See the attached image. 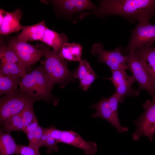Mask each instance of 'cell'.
<instances>
[{"mask_svg":"<svg viewBox=\"0 0 155 155\" xmlns=\"http://www.w3.org/2000/svg\"><path fill=\"white\" fill-rule=\"evenodd\" d=\"M99 5L93 11L84 13V17L92 14L102 18L118 15L132 23L155 18V0H103Z\"/></svg>","mask_w":155,"mask_h":155,"instance_id":"obj_1","label":"cell"},{"mask_svg":"<svg viewBox=\"0 0 155 155\" xmlns=\"http://www.w3.org/2000/svg\"><path fill=\"white\" fill-rule=\"evenodd\" d=\"M54 85L41 64L20 79L18 90L35 101L50 102L53 99L51 92Z\"/></svg>","mask_w":155,"mask_h":155,"instance_id":"obj_2","label":"cell"},{"mask_svg":"<svg viewBox=\"0 0 155 155\" xmlns=\"http://www.w3.org/2000/svg\"><path fill=\"white\" fill-rule=\"evenodd\" d=\"M44 57L45 60L41 64L47 76L55 84H59L61 88H64L75 78L73 73L69 69L67 63L60 55L59 51L50 50L43 44L38 45Z\"/></svg>","mask_w":155,"mask_h":155,"instance_id":"obj_3","label":"cell"},{"mask_svg":"<svg viewBox=\"0 0 155 155\" xmlns=\"http://www.w3.org/2000/svg\"><path fill=\"white\" fill-rule=\"evenodd\" d=\"M144 112L133 123L136 129L133 135L135 141L142 135H146L153 142L155 134V98L147 100L143 105Z\"/></svg>","mask_w":155,"mask_h":155,"instance_id":"obj_4","label":"cell"},{"mask_svg":"<svg viewBox=\"0 0 155 155\" xmlns=\"http://www.w3.org/2000/svg\"><path fill=\"white\" fill-rule=\"evenodd\" d=\"M35 101L19 90L0 98V124L11 117L19 113L29 103Z\"/></svg>","mask_w":155,"mask_h":155,"instance_id":"obj_5","label":"cell"},{"mask_svg":"<svg viewBox=\"0 0 155 155\" xmlns=\"http://www.w3.org/2000/svg\"><path fill=\"white\" fill-rule=\"evenodd\" d=\"M124 49L120 46L113 51H106L104 49L101 43H97L92 45L91 52L98 56V62L106 64L112 72L118 69H128L127 57Z\"/></svg>","mask_w":155,"mask_h":155,"instance_id":"obj_6","label":"cell"},{"mask_svg":"<svg viewBox=\"0 0 155 155\" xmlns=\"http://www.w3.org/2000/svg\"><path fill=\"white\" fill-rule=\"evenodd\" d=\"M131 32L129 42L124 49L125 54L137 47L151 46L155 41V25L149 21L139 22Z\"/></svg>","mask_w":155,"mask_h":155,"instance_id":"obj_7","label":"cell"},{"mask_svg":"<svg viewBox=\"0 0 155 155\" xmlns=\"http://www.w3.org/2000/svg\"><path fill=\"white\" fill-rule=\"evenodd\" d=\"M7 45L16 53L18 59V63L26 69L43 56L41 50L37 46L19 41L17 38L10 39Z\"/></svg>","mask_w":155,"mask_h":155,"instance_id":"obj_8","label":"cell"},{"mask_svg":"<svg viewBox=\"0 0 155 155\" xmlns=\"http://www.w3.org/2000/svg\"><path fill=\"white\" fill-rule=\"evenodd\" d=\"M128 69L139 83L138 90H144L155 98V86H154L138 57L132 50L126 55Z\"/></svg>","mask_w":155,"mask_h":155,"instance_id":"obj_9","label":"cell"},{"mask_svg":"<svg viewBox=\"0 0 155 155\" xmlns=\"http://www.w3.org/2000/svg\"><path fill=\"white\" fill-rule=\"evenodd\" d=\"M110 78H105L110 80L114 85L116 92L120 98V102L122 103L127 97L137 96L140 92L138 90L132 87L133 83L136 81L132 76L128 75L125 69H118L111 72Z\"/></svg>","mask_w":155,"mask_h":155,"instance_id":"obj_10","label":"cell"},{"mask_svg":"<svg viewBox=\"0 0 155 155\" xmlns=\"http://www.w3.org/2000/svg\"><path fill=\"white\" fill-rule=\"evenodd\" d=\"M92 108L96 109V112L92 114L93 118L100 117L111 123L120 133L128 131L126 126H122L119 120L118 115L115 114L111 109L108 98L102 97L98 103L92 105Z\"/></svg>","mask_w":155,"mask_h":155,"instance_id":"obj_11","label":"cell"},{"mask_svg":"<svg viewBox=\"0 0 155 155\" xmlns=\"http://www.w3.org/2000/svg\"><path fill=\"white\" fill-rule=\"evenodd\" d=\"M59 143L81 149L84 150L86 155H94L98 150L96 143L86 141L78 133L72 130L62 131Z\"/></svg>","mask_w":155,"mask_h":155,"instance_id":"obj_12","label":"cell"},{"mask_svg":"<svg viewBox=\"0 0 155 155\" xmlns=\"http://www.w3.org/2000/svg\"><path fill=\"white\" fill-rule=\"evenodd\" d=\"M50 2L70 16L86 10L94 11L98 7L88 0H55Z\"/></svg>","mask_w":155,"mask_h":155,"instance_id":"obj_13","label":"cell"},{"mask_svg":"<svg viewBox=\"0 0 155 155\" xmlns=\"http://www.w3.org/2000/svg\"><path fill=\"white\" fill-rule=\"evenodd\" d=\"M155 86V47L142 46L133 49Z\"/></svg>","mask_w":155,"mask_h":155,"instance_id":"obj_14","label":"cell"},{"mask_svg":"<svg viewBox=\"0 0 155 155\" xmlns=\"http://www.w3.org/2000/svg\"><path fill=\"white\" fill-rule=\"evenodd\" d=\"M74 77L78 79L80 87L87 91L97 78L89 63L86 59H82L77 69L73 72Z\"/></svg>","mask_w":155,"mask_h":155,"instance_id":"obj_15","label":"cell"},{"mask_svg":"<svg viewBox=\"0 0 155 155\" xmlns=\"http://www.w3.org/2000/svg\"><path fill=\"white\" fill-rule=\"evenodd\" d=\"M22 13L19 9L13 12L6 11L2 24L0 25L1 35H7L22 30L23 26L20 23Z\"/></svg>","mask_w":155,"mask_h":155,"instance_id":"obj_16","label":"cell"},{"mask_svg":"<svg viewBox=\"0 0 155 155\" xmlns=\"http://www.w3.org/2000/svg\"><path fill=\"white\" fill-rule=\"evenodd\" d=\"M47 28L44 21L32 25L23 26L22 31L17 39L19 41L26 43L28 41H41Z\"/></svg>","mask_w":155,"mask_h":155,"instance_id":"obj_17","label":"cell"},{"mask_svg":"<svg viewBox=\"0 0 155 155\" xmlns=\"http://www.w3.org/2000/svg\"><path fill=\"white\" fill-rule=\"evenodd\" d=\"M41 41L52 47L54 51L58 52L63 44L68 42V39L65 34L58 33L47 28Z\"/></svg>","mask_w":155,"mask_h":155,"instance_id":"obj_18","label":"cell"},{"mask_svg":"<svg viewBox=\"0 0 155 155\" xmlns=\"http://www.w3.org/2000/svg\"><path fill=\"white\" fill-rule=\"evenodd\" d=\"M82 46L79 43L67 42L63 45L59 52L65 60L80 62L82 60Z\"/></svg>","mask_w":155,"mask_h":155,"instance_id":"obj_19","label":"cell"},{"mask_svg":"<svg viewBox=\"0 0 155 155\" xmlns=\"http://www.w3.org/2000/svg\"><path fill=\"white\" fill-rule=\"evenodd\" d=\"M18 145L10 134L0 132V155H12L17 154Z\"/></svg>","mask_w":155,"mask_h":155,"instance_id":"obj_20","label":"cell"},{"mask_svg":"<svg viewBox=\"0 0 155 155\" xmlns=\"http://www.w3.org/2000/svg\"><path fill=\"white\" fill-rule=\"evenodd\" d=\"M21 78L0 73V95H5L18 91V86Z\"/></svg>","mask_w":155,"mask_h":155,"instance_id":"obj_21","label":"cell"},{"mask_svg":"<svg viewBox=\"0 0 155 155\" xmlns=\"http://www.w3.org/2000/svg\"><path fill=\"white\" fill-rule=\"evenodd\" d=\"M0 131L10 134L13 131L24 132L25 127L19 113L14 115L0 124Z\"/></svg>","mask_w":155,"mask_h":155,"instance_id":"obj_22","label":"cell"},{"mask_svg":"<svg viewBox=\"0 0 155 155\" xmlns=\"http://www.w3.org/2000/svg\"><path fill=\"white\" fill-rule=\"evenodd\" d=\"M0 73L3 75L22 78L27 73V69L18 63L0 65Z\"/></svg>","mask_w":155,"mask_h":155,"instance_id":"obj_23","label":"cell"},{"mask_svg":"<svg viewBox=\"0 0 155 155\" xmlns=\"http://www.w3.org/2000/svg\"><path fill=\"white\" fill-rule=\"evenodd\" d=\"M1 65L18 63V59L15 52L1 40L0 44Z\"/></svg>","mask_w":155,"mask_h":155,"instance_id":"obj_24","label":"cell"},{"mask_svg":"<svg viewBox=\"0 0 155 155\" xmlns=\"http://www.w3.org/2000/svg\"><path fill=\"white\" fill-rule=\"evenodd\" d=\"M43 134V128L39 126L35 130L28 132L26 134L29 141L28 146L39 153L41 138Z\"/></svg>","mask_w":155,"mask_h":155,"instance_id":"obj_25","label":"cell"},{"mask_svg":"<svg viewBox=\"0 0 155 155\" xmlns=\"http://www.w3.org/2000/svg\"><path fill=\"white\" fill-rule=\"evenodd\" d=\"M57 141L52 137L46 130L43 128V134L41 142V147L45 146L47 148L46 152L48 154L52 152H57L59 149L57 146Z\"/></svg>","mask_w":155,"mask_h":155,"instance_id":"obj_26","label":"cell"},{"mask_svg":"<svg viewBox=\"0 0 155 155\" xmlns=\"http://www.w3.org/2000/svg\"><path fill=\"white\" fill-rule=\"evenodd\" d=\"M34 102H32L28 104L19 113L25 128L32 122L35 116L33 108Z\"/></svg>","mask_w":155,"mask_h":155,"instance_id":"obj_27","label":"cell"},{"mask_svg":"<svg viewBox=\"0 0 155 155\" xmlns=\"http://www.w3.org/2000/svg\"><path fill=\"white\" fill-rule=\"evenodd\" d=\"M108 99L111 109L115 114L118 115V104L120 100L119 96L115 92L110 97L108 98Z\"/></svg>","mask_w":155,"mask_h":155,"instance_id":"obj_28","label":"cell"},{"mask_svg":"<svg viewBox=\"0 0 155 155\" xmlns=\"http://www.w3.org/2000/svg\"><path fill=\"white\" fill-rule=\"evenodd\" d=\"M18 145V149L17 154L18 155H40L34 149L28 146Z\"/></svg>","mask_w":155,"mask_h":155,"instance_id":"obj_29","label":"cell"},{"mask_svg":"<svg viewBox=\"0 0 155 155\" xmlns=\"http://www.w3.org/2000/svg\"><path fill=\"white\" fill-rule=\"evenodd\" d=\"M46 129L51 136L56 140L58 143H59L62 131L57 129L53 126Z\"/></svg>","mask_w":155,"mask_h":155,"instance_id":"obj_30","label":"cell"},{"mask_svg":"<svg viewBox=\"0 0 155 155\" xmlns=\"http://www.w3.org/2000/svg\"><path fill=\"white\" fill-rule=\"evenodd\" d=\"M6 11L0 9V25L3 22V19L5 16Z\"/></svg>","mask_w":155,"mask_h":155,"instance_id":"obj_31","label":"cell"}]
</instances>
